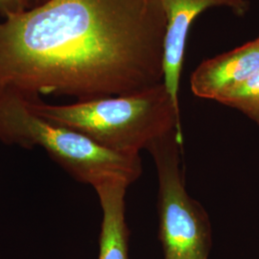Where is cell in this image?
<instances>
[{"instance_id":"cell-3","label":"cell","mask_w":259,"mask_h":259,"mask_svg":"<svg viewBox=\"0 0 259 259\" xmlns=\"http://www.w3.org/2000/svg\"><path fill=\"white\" fill-rule=\"evenodd\" d=\"M0 141L21 148L44 149L76 181L93 188L111 180L130 186L143 172L139 154L105 148L77 131L41 117L26 100L14 94H0Z\"/></svg>"},{"instance_id":"cell-2","label":"cell","mask_w":259,"mask_h":259,"mask_svg":"<svg viewBox=\"0 0 259 259\" xmlns=\"http://www.w3.org/2000/svg\"><path fill=\"white\" fill-rule=\"evenodd\" d=\"M26 102L41 117L77 131L115 152L139 154L175 130L180 144L184 145L181 112L163 83L139 93L70 105Z\"/></svg>"},{"instance_id":"cell-6","label":"cell","mask_w":259,"mask_h":259,"mask_svg":"<svg viewBox=\"0 0 259 259\" xmlns=\"http://www.w3.org/2000/svg\"><path fill=\"white\" fill-rule=\"evenodd\" d=\"M259 72V37L230 52L205 60L190 79L192 93L217 101Z\"/></svg>"},{"instance_id":"cell-9","label":"cell","mask_w":259,"mask_h":259,"mask_svg":"<svg viewBox=\"0 0 259 259\" xmlns=\"http://www.w3.org/2000/svg\"><path fill=\"white\" fill-rule=\"evenodd\" d=\"M15 1H17V0H0V7H4V8H7L6 6H8L9 4L14 3Z\"/></svg>"},{"instance_id":"cell-1","label":"cell","mask_w":259,"mask_h":259,"mask_svg":"<svg viewBox=\"0 0 259 259\" xmlns=\"http://www.w3.org/2000/svg\"><path fill=\"white\" fill-rule=\"evenodd\" d=\"M160 0H49L0 26V94L89 101L163 83Z\"/></svg>"},{"instance_id":"cell-7","label":"cell","mask_w":259,"mask_h":259,"mask_svg":"<svg viewBox=\"0 0 259 259\" xmlns=\"http://www.w3.org/2000/svg\"><path fill=\"white\" fill-rule=\"evenodd\" d=\"M129 185L111 180L94 187L102 209L98 259H129L126 192Z\"/></svg>"},{"instance_id":"cell-8","label":"cell","mask_w":259,"mask_h":259,"mask_svg":"<svg viewBox=\"0 0 259 259\" xmlns=\"http://www.w3.org/2000/svg\"><path fill=\"white\" fill-rule=\"evenodd\" d=\"M217 102L240 111L259 126V72L232 92L224 94Z\"/></svg>"},{"instance_id":"cell-5","label":"cell","mask_w":259,"mask_h":259,"mask_svg":"<svg viewBox=\"0 0 259 259\" xmlns=\"http://www.w3.org/2000/svg\"><path fill=\"white\" fill-rule=\"evenodd\" d=\"M166 16V37L163 83L172 102L180 110V80L185 58V44L194 19L210 7H227L237 16L249 9L247 0H160Z\"/></svg>"},{"instance_id":"cell-4","label":"cell","mask_w":259,"mask_h":259,"mask_svg":"<svg viewBox=\"0 0 259 259\" xmlns=\"http://www.w3.org/2000/svg\"><path fill=\"white\" fill-rule=\"evenodd\" d=\"M157 170L158 238L163 259H208L212 226L203 204L186 189L184 145L177 131L153 141L147 148Z\"/></svg>"}]
</instances>
